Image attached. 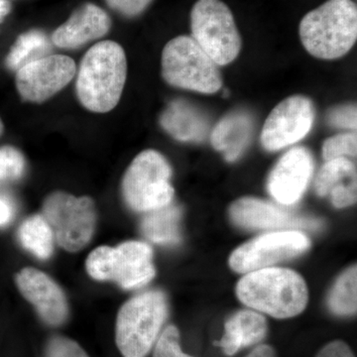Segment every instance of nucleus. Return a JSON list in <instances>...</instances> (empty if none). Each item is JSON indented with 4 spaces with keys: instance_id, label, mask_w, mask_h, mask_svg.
<instances>
[{
    "instance_id": "obj_1",
    "label": "nucleus",
    "mask_w": 357,
    "mask_h": 357,
    "mask_svg": "<svg viewBox=\"0 0 357 357\" xmlns=\"http://www.w3.org/2000/svg\"><path fill=\"white\" fill-rule=\"evenodd\" d=\"M128 75L123 48L114 41L93 45L82 60L77 79V96L89 112L105 114L121 98Z\"/></svg>"
},
{
    "instance_id": "obj_2",
    "label": "nucleus",
    "mask_w": 357,
    "mask_h": 357,
    "mask_svg": "<svg viewBox=\"0 0 357 357\" xmlns=\"http://www.w3.org/2000/svg\"><path fill=\"white\" fill-rule=\"evenodd\" d=\"M236 295L246 306L277 319L298 316L309 298L304 279L285 268L249 272L237 284Z\"/></svg>"
},
{
    "instance_id": "obj_3",
    "label": "nucleus",
    "mask_w": 357,
    "mask_h": 357,
    "mask_svg": "<svg viewBox=\"0 0 357 357\" xmlns=\"http://www.w3.org/2000/svg\"><path fill=\"white\" fill-rule=\"evenodd\" d=\"M303 46L312 56L335 60L351 51L357 39V6L352 0H328L301 20Z\"/></svg>"
},
{
    "instance_id": "obj_4",
    "label": "nucleus",
    "mask_w": 357,
    "mask_h": 357,
    "mask_svg": "<svg viewBox=\"0 0 357 357\" xmlns=\"http://www.w3.org/2000/svg\"><path fill=\"white\" fill-rule=\"evenodd\" d=\"M168 316L166 296L149 291L135 296L119 310L117 347L124 357H145L151 351Z\"/></svg>"
},
{
    "instance_id": "obj_5",
    "label": "nucleus",
    "mask_w": 357,
    "mask_h": 357,
    "mask_svg": "<svg viewBox=\"0 0 357 357\" xmlns=\"http://www.w3.org/2000/svg\"><path fill=\"white\" fill-rule=\"evenodd\" d=\"M162 76L176 88L213 95L222 86L218 66L191 36L171 40L162 52Z\"/></svg>"
},
{
    "instance_id": "obj_6",
    "label": "nucleus",
    "mask_w": 357,
    "mask_h": 357,
    "mask_svg": "<svg viewBox=\"0 0 357 357\" xmlns=\"http://www.w3.org/2000/svg\"><path fill=\"white\" fill-rule=\"evenodd\" d=\"M153 251L140 241H126L116 248L100 246L86 259V271L98 281H114L123 289L146 285L155 276Z\"/></svg>"
},
{
    "instance_id": "obj_7",
    "label": "nucleus",
    "mask_w": 357,
    "mask_h": 357,
    "mask_svg": "<svg viewBox=\"0 0 357 357\" xmlns=\"http://www.w3.org/2000/svg\"><path fill=\"white\" fill-rule=\"evenodd\" d=\"M192 38L218 66L234 62L243 41L229 7L222 0H198L191 13Z\"/></svg>"
},
{
    "instance_id": "obj_8",
    "label": "nucleus",
    "mask_w": 357,
    "mask_h": 357,
    "mask_svg": "<svg viewBox=\"0 0 357 357\" xmlns=\"http://www.w3.org/2000/svg\"><path fill=\"white\" fill-rule=\"evenodd\" d=\"M172 170L163 155L145 150L135 157L122 181L126 204L136 211H151L172 203Z\"/></svg>"
},
{
    "instance_id": "obj_9",
    "label": "nucleus",
    "mask_w": 357,
    "mask_h": 357,
    "mask_svg": "<svg viewBox=\"0 0 357 357\" xmlns=\"http://www.w3.org/2000/svg\"><path fill=\"white\" fill-rule=\"evenodd\" d=\"M43 217L59 245L69 252L86 248L95 234L96 206L89 197L53 192L44 202Z\"/></svg>"
},
{
    "instance_id": "obj_10",
    "label": "nucleus",
    "mask_w": 357,
    "mask_h": 357,
    "mask_svg": "<svg viewBox=\"0 0 357 357\" xmlns=\"http://www.w3.org/2000/svg\"><path fill=\"white\" fill-rule=\"evenodd\" d=\"M310 245L309 238L297 230L271 232L234 250L229 265L238 273H249L302 255Z\"/></svg>"
},
{
    "instance_id": "obj_11",
    "label": "nucleus",
    "mask_w": 357,
    "mask_h": 357,
    "mask_svg": "<svg viewBox=\"0 0 357 357\" xmlns=\"http://www.w3.org/2000/svg\"><path fill=\"white\" fill-rule=\"evenodd\" d=\"M314 114L310 98L289 96L267 117L261 132L263 147L268 151H278L302 140L311 131Z\"/></svg>"
},
{
    "instance_id": "obj_12",
    "label": "nucleus",
    "mask_w": 357,
    "mask_h": 357,
    "mask_svg": "<svg viewBox=\"0 0 357 357\" xmlns=\"http://www.w3.org/2000/svg\"><path fill=\"white\" fill-rule=\"evenodd\" d=\"M76 63L63 55H48L17 70L16 86L25 100L43 102L65 88L76 75Z\"/></svg>"
},
{
    "instance_id": "obj_13",
    "label": "nucleus",
    "mask_w": 357,
    "mask_h": 357,
    "mask_svg": "<svg viewBox=\"0 0 357 357\" xmlns=\"http://www.w3.org/2000/svg\"><path fill=\"white\" fill-rule=\"evenodd\" d=\"M229 215L232 222L248 229L316 230L323 227L319 220L294 215L273 204L255 198L237 199L230 206Z\"/></svg>"
},
{
    "instance_id": "obj_14",
    "label": "nucleus",
    "mask_w": 357,
    "mask_h": 357,
    "mask_svg": "<svg viewBox=\"0 0 357 357\" xmlns=\"http://www.w3.org/2000/svg\"><path fill=\"white\" fill-rule=\"evenodd\" d=\"M314 172V159L305 147L286 152L268 178V191L283 206L297 203L306 191Z\"/></svg>"
},
{
    "instance_id": "obj_15",
    "label": "nucleus",
    "mask_w": 357,
    "mask_h": 357,
    "mask_svg": "<svg viewBox=\"0 0 357 357\" xmlns=\"http://www.w3.org/2000/svg\"><path fill=\"white\" fill-rule=\"evenodd\" d=\"M15 282L23 297L35 307L45 323L54 326L65 323L69 314L67 299L51 277L28 267L16 274Z\"/></svg>"
},
{
    "instance_id": "obj_16",
    "label": "nucleus",
    "mask_w": 357,
    "mask_h": 357,
    "mask_svg": "<svg viewBox=\"0 0 357 357\" xmlns=\"http://www.w3.org/2000/svg\"><path fill=\"white\" fill-rule=\"evenodd\" d=\"M112 20L100 6L86 3L75 11L64 24L52 34V43L63 49H76L102 38L109 33Z\"/></svg>"
},
{
    "instance_id": "obj_17",
    "label": "nucleus",
    "mask_w": 357,
    "mask_h": 357,
    "mask_svg": "<svg viewBox=\"0 0 357 357\" xmlns=\"http://www.w3.org/2000/svg\"><path fill=\"white\" fill-rule=\"evenodd\" d=\"M319 197L331 196L335 208H342L356 203V167L347 158L326 161L314 181Z\"/></svg>"
},
{
    "instance_id": "obj_18",
    "label": "nucleus",
    "mask_w": 357,
    "mask_h": 357,
    "mask_svg": "<svg viewBox=\"0 0 357 357\" xmlns=\"http://www.w3.org/2000/svg\"><path fill=\"white\" fill-rule=\"evenodd\" d=\"M160 123L176 140L201 142L208 132V119L191 103L175 100L164 110Z\"/></svg>"
},
{
    "instance_id": "obj_19",
    "label": "nucleus",
    "mask_w": 357,
    "mask_h": 357,
    "mask_svg": "<svg viewBox=\"0 0 357 357\" xmlns=\"http://www.w3.org/2000/svg\"><path fill=\"white\" fill-rule=\"evenodd\" d=\"M252 119L245 112H232L223 117L211 132L213 148L225 154L227 161H236L248 146L252 135Z\"/></svg>"
},
{
    "instance_id": "obj_20",
    "label": "nucleus",
    "mask_w": 357,
    "mask_h": 357,
    "mask_svg": "<svg viewBox=\"0 0 357 357\" xmlns=\"http://www.w3.org/2000/svg\"><path fill=\"white\" fill-rule=\"evenodd\" d=\"M267 333L266 319L258 312L241 311L225 324V333L220 347L227 356H234L241 347L261 342Z\"/></svg>"
},
{
    "instance_id": "obj_21",
    "label": "nucleus",
    "mask_w": 357,
    "mask_h": 357,
    "mask_svg": "<svg viewBox=\"0 0 357 357\" xmlns=\"http://www.w3.org/2000/svg\"><path fill=\"white\" fill-rule=\"evenodd\" d=\"M148 213L141 225L145 237L159 244H177L181 241L178 222L182 211L178 206L170 204Z\"/></svg>"
},
{
    "instance_id": "obj_22",
    "label": "nucleus",
    "mask_w": 357,
    "mask_h": 357,
    "mask_svg": "<svg viewBox=\"0 0 357 357\" xmlns=\"http://www.w3.org/2000/svg\"><path fill=\"white\" fill-rule=\"evenodd\" d=\"M52 44L41 30H30L23 33L9 52L6 66L10 70H18L21 67L38 60L50 53Z\"/></svg>"
},
{
    "instance_id": "obj_23",
    "label": "nucleus",
    "mask_w": 357,
    "mask_h": 357,
    "mask_svg": "<svg viewBox=\"0 0 357 357\" xmlns=\"http://www.w3.org/2000/svg\"><path fill=\"white\" fill-rule=\"evenodd\" d=\"M23 248L42 260L51 257L54 249V234L43 215H33L21 225L18 231Z\"/></svg>"
},
{
    "instance_id": "obj_24",
    "label": "nucleus",
    "mask_w": 357,
    "mask_h": 357,
    "mask_svg": "<svg viewBox=\"0 0 357 357\" xmlns=\"http://www.w3.org/2000/svg\"><path fill=\"white\" fill-rule=\"evenodd\" d=\"M357 269L356 265L349 268L338 278L328 298L332 312L340 316L356 312Z\"/></svg>"
},
{
    "instance_id": "obj_25",
    "label": "nucleus",
    "mask_w": 357,
    "mask_h": 357,
    "mask_svg": "<svg viewBox=\"0 0 357 357\" xmlns=\"http://www.w3.org/2000/svg\"><path fill=\"white\" fill-rule=\"evenodd\" d=\"M357 135L356 132L338 134L325 141L323 157L326 161L347 157H356Z\"/></svg>"
},
{
    "instance_id": "obj_26",
    "label": "nucleus",
    "mask_w": 357,
    "mask_h": 357,
    "mask_svg": "<svg viewBox=\"0 0 357 357\" xmlns=\"http://www.w3.org/2000/svg\"><path fill=\"white\" fill-rule=\"evenodd\" d=\"M25 170V160L20 150L0 147V182L20 178Z\"/></svg>"
},
{
    "instance_id": "obj_27",
    "label": "nucleus",
    "mask_w": 357,
    "mask_h": 357,
    "mask_svg": "<svg viewBox=\"0 0 357 357\" xmlns=\"http://www.w3.org/2000/svg\"><path fill=\"white\" fill-rule=\"evenodd\" d=\"M154 357H192L184 354L180 347L177 328L168 326L160 335L154 349Z\"/></svg>"
},
{
    "instance_id": "obj_28",
    "label": "nucleus",
    "mask_w": 357,
    "mask_h": 357,
    "mask_svg": "<svg viewBox=\"0 0 357 357\" xmlns=\"http://www.w3.org/2000/svg\"><path fill=\"white\" fill-rule=\"evenodd\" d=\"M46 357H89L75 340L54 337L46 347Z\"/></svg>"
},
{
    "instance_id": "obj_29",
    "label": "nucleus",
    "mask_w": 357,
    "mask_h": 357,
    "mask_svg": "<svg viewBox=\"0 0 357 357\" xmlns=\"http://www.w3.org/2000/svg\"><path fill=\"white\" fill-rule=\"evenodd\" d=\"M356 105H342L331 109L328 121L335 128L356 129Z\"/></svg>"
},
{
    "instance_id": "obj_30",
    "label": "nucleus",
    "mask_w": 357,
    "mask_h": 357,
    "mask_svg": "<svg viewBox=\"0 0 357 357\" xmlns=\"http://www.w3.org/2000/svg\"><path fill=\"white\" fill-rule=\"evenodd\" d=\"M153 0H105L107 6L126 17H136L146 10Z\"/></svg>"
},
{
    "instance_id": "obj_31",
    "label": "nucleus",
    "mask_w": 357,
    "mask_h": 357,
    "mask_svg": "<svg viewBox=\"0 0 357 357\" xmlns=\"http://www.w3.org/2000/svg\"><path fill=\"white\" fill-rule=\"evenodd\" d=\"M317 357H356L349 345L340 340L326 344Z\"/></svg>"
},
{
    "instance_id": "obj_32",
    "label": "nucleus",
    "mask_w": 357,
    "mask_h": 357,
    "mask_svg": "<svg viewBox=\"0 0 357 357\" xmlns=\"http://www.w3.org/2000/svg\"><path fill=\"white\" fill-rule=\"evenodd\" d=\"M14 206L13 202L3 195H0V227H6L10 223L14 217Z\"/></svg>"
},
{
    "instance_id": "obj_33",
    "label": "nucleus",
    "mask_w": 357,
    "mask_h": 357,
    "mask_svg": "<svg viewBox=\"0 0 357 357\" xmlns=\"http://www.w3.org/2000/svg\"><path fill=\"white\" fill-rule=\"evenodd\" d=\"M246 357H275V351L269 345H259Z\"/></svg>"
},
{
    "instance_id": "obj_34",
    "label": "nucleus",
    "mask_w": 357,
    "mask_h": 357,
    "mask_svg": "<svg viewBox=\"0 0 357 357\" xmlns=\"http://www.w3.org/2000/svg\"><path fill=\"white\" fill-rule=\"evenodd\" d=\"M10 10V0H0V23L8 15Z\"/></svg>"
},
{
    "instance_id": "obj_35",
    "label": "nucleus",
    "mask_w": 357,
    "mask_h": 357,
    "mask_svg": "<svg viewBox=\"0 0 357 357\" xmlns=\"http://www.w3.org/2000/svg\"><path fill=\"white\" fill-rule=\"evenodd\" d=\"M3 133V123H2L1 119H0V136Z\"/></svg>"
}]
</instances>
